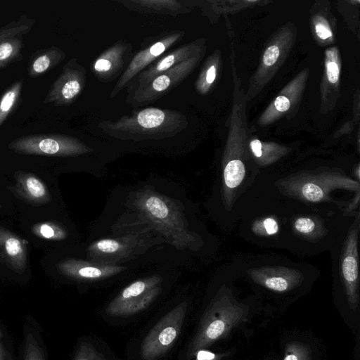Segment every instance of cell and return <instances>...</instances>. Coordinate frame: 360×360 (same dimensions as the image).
Instances as JSON below:
<instances>
[{
  "mask_svg": "<svg viewBox=\"0 0 360 360\" xmlns=\"http://www.w3.org/2000/svg\"><path fill=\"white\" fill-rule=\"evenodd\" d=\"M8 148L19 154L53 157L75 156L86 151L77 139L57 134L21 136L11 141Z\"/></svg>",
  "mask_w": 360,
  "mask_h": 360,
  "instance_id": "obj_6",
  "label": "cell"
},
{
  "mask_svg": "<svg viewBox=\"0 0 360 360\" xmlns=\"http://www.w3.org/2000/svg\"><path fill=\"white\" fill-rule=\"evenodd\" d=\"M303 195L311 201H318L322 199L323 192L316 184L307 183L302 188Z\"/></svg>",
  "mask_w": 360,
  "mask_h": 360,
  "instance_id": "obj_24",
  "label": "cell"
},
{
  "mask_svg": "<svg viewBox=\"0 0 360 360\" xmlns=\"http://www.w3.org/2000/svg\"><path fill=\"white\" fill-rule=\"evenodd\" d=\"M274 105L278 111L285 112L289 109L290 103L288 98L280 96L276 98Z\"/></svg>",
  "mask_w": 360,
  "mask_h": 360,
  "instance_id": "obj_30",
  "label": "cell"
},
{
  "mask_svg": "<svg viewBox=\"0 0 360 360\" xmlns=\"http://www.w3.org/2000/svg\"><path fill=\"white\" fill-rule=\"evenodd\" d=\"M245 174V169L242 161L237 159L230 160L224 170V180L226 188H236L242 182Z\"/></svg>",
  "mask_w": 360,
  "mask_h": 360,
  "instance_id": "obj_18",
  "label": "cell"
},
{
  "mask_svg": "<svg viewBox=\"0 0 360 360\" xmlns=\"http://www.w3.org/2000/svg\"><path fill=\"white\" fill-rule=\"evenodd\" d=\"M259 281L269 289L284 292L290 289L294 284L292 278L279 274H271L262 276Z\"/></svg>",
  "mask_w": 360,
  "mask_h": 360,
  "instance_id": "obj_20",
  "label": "cell"
},
{
  "mask_svg": "<svg viewBox=\"0 0 360 360\" xmlns=\"http://www.w3.org/2000/svg\"><path fill=\"white\" fill-rule=\"evenodd\" d=\"M165 115L158 108H146L137 115V122L141 127L152 129L160 126L164 121Z\"/></svg>",
  "mask_w": 360,
  "mask_h": 360,
  "instance_id": "obj_19",
  "label": "cell"
},
{
  "mask_svg": "<svg viewBox=\"0 0 360 360\" xmlns=\"http://www.w3.org/2000/svg\"><path fill=\"white\" fill-rule=\"evenodd\" d=\"M310 347L301 342H291L288 345L283 360H310Z\"/></svg>",
  "mask_w": 360,
  "mask_h": 360,
  "instance_id": "obj_22",
  "label": "cell"
},
{
  "mask_svg": "<svg viewBox=\"0 0 360 360\" xmlns=\"http://www.w3.org/2000/svg\"><path fill=\"white\" fill-rule=\"evenodd\" d=\"M216 75V70L214 66H211L207 72L206 81L211 84L214 82Z\"/></svg>",
  "mask_w": 360,
  "mask_h": 360,
  "instance_id": "obj_35",
  "label": "cell"
},
{
  "mask_svg": "<svg viewBox=\"0 0 360 360\" xmlns=\"http://www.w3.org/2000/svg\"><path fill=\"white\" fill-rule=\"evenodd\" d=\"M72 360H120L110 346L96 335H85L78 340Z\"/></svg>",
  "mask_w": 360,
  "mask_h": 360,
  "instance_id": "obj_12",
  "label": "cell"
},
{
  "mask_svg": "<svg viewBox=\"0 0 360 360\" xmlns=\"http://www.w3.org/2000/svg\"><path fill=\"white\" fill-rule=\"evenodd\" d=\"M28 241L0 226V262L22 274L27 266Z\"/></svg>",
  "mask_w": 360,
  "mask_h": 360,
  "instance_id": "obj_10",
  "label": "cell"
},
{
  "mask_svg": "<svg viewBox=\"0 0 360 360\" xmlns=\"http://www.w3.org/2000/svg\"><path fill=\"white\" fill-rule=\"evenodd\" d=\"M35 23V20L26 15L0 27V42L19 34H27Z\"/></svg>",
  "mask_w": 360,
  "mask_h": 360,
  "instance_id": "obj_17",
  "label": "cell"
},
{
  "mask_svg": "<svg viewBox=\"0 0 360 360\" xmlns=\"http://www.w3.org/2000/svg\"><path fill=\"white\" fill-rule=\"evenodd\" d=\"M264 227L266 232L269 235L275 234L278 228L277 222L272 218H266L264 221Z\"/></svg>",
  "mask_w": 360,
  "mask_h": 360,
  "instance_id": "obj_32",
  "label": "cell"
},
{
  "mask_svg": "<svg viewBox=\"0 0 360 360\" xmlns=\"http://www.w3.org/2000/svg\"><path fill=\"white\" fill-rule=\"evenodd\" d=\"M24 34H19L0 42V69L22 60V50L24 47Z\"/></svg>",
  "mask_w": 360,
  "mask_h": 360,
  "instance_id": "obj_14",
  "label": "cell"
},
{
  "mask_svg": "<svg viewBox=\"0 0 360 360\" xmlns=\"http://www.w3.org/2000/svg\"><path fill=\"white\" fill-rule=\"evenodd\" d=\"M316 32L319 37L323 39H328L332 34L330 30L321 23L316 25Z\"/></svg>",
  "mask_w": 360,
  "mask_h": 360,
  "instance_id": "obj_33",
  "label": "cell"
},
{
  "mask_svg": "<svg viewBox=\"0 0 360 360\" xmlns=\"http://www.w3.org/2000/svg\"><path fill=\"white\" fill-rule=\"evenodd\" d=\"M1 207V202H0V207Z\"/></svg>",
  "mask_w": 360,
  "mask_h": 360,
  "instance_id": "obj_37",
  "label": "cell"
},
{
  "mask_svg": "<svg viewBox=\"0 0 360 360\" xmlns=\"http://www.w3.org/2000/svg\"><path fill=\"white\" fill-rule=\"evenodd\" d=\"M111 61L103 58H99L94 65V69L98 72H105L111 68Z\"/></svg>",
  "mask_w": 360,
  "mask_h": 360,
  "instance_id": "obj_31",
  "label": "cell"
},
{
  "mask_svg": "<svg viewBox=\"0 0 360 360\" xmlns=\"http://www.w3.org/2000/svg\"><path fill=\"white\" fill-rule=\"evenodd\" d=\"M82 75L75 63L71 60L65 64L60 75L53 82L44 103H53L60 107L69 105L82 90Z\"/></svg>",
  "mask_w": 360,
  "mask_h": 360,
  "instance_id": "obj_8",
  "label": "cell"
},
{
  "mask_svg": "<svg viewBox=\"0 0 360 360\" xmlns=\"http://www.w3.org/2000/svg\"><path fill=\"white\" fill-rule=\"evenodd\" d=\"M181 54L180 53H173L171 55H169L164 58L156 66L155 70V73L157 74L162 71H165L169 68L176 61L178 58H179Z\"/></svg>",
  "mask_w": 360,
  "mask_h": 360,
  "instance_id": "obj_27",
  "label": "cell"
},
{
  "mask_svg": "<svg viewBox=\"0 0 360 360\" xmlns=\"http://www.w3.org/2000/svg\"><path fill=\"white\" fill-rule=\"evenodd\" d=\"M327 77L330 82L334 84L339 78V68L336 63L330 62L327 64Z\"/></svg>",
  "mask_w": 360,
  "mask_h": 360,
  "instance_id": "obj_29",
  "label": "cell"
},
{
  "mask_svg": "<svg viewBox=\"0 0 360 360\" xmlns=\"http://www.w3.org/2000/svg\"><path fill=\"white\" fill-rule=\"evenodd\" d=\"M341 272L349 304L352 309H355L359 302L357 236L355 231L347 242L345 252L342 259Z\"/></svg>",
  "mask_w": 360,
  "mask_h": 360,
  "instance_id": "obj_11",
  "label": "cell"
},
{
  "mask_svg": "<svg viewBox=\"0 0 360 360\" xmlns=\"http://www.w3.org/2000/svg\"><path fill=\"white\" fill-rule=\"evenodd\" d=\"M23 84V79L15 82L1 95L0 98V127L18 105Z\"/></svg>",
  "mask_w": 360,
  "mask_h": 360,
  "instance_id": "obj_15",
  "label": "cell"
},
{
  "mask_svg": "<svg viewBox=\"0 0 360 360\" xmlns=\"http://www.w3.org/2000/svg\"><path fill=\"white\" fill-rule=\"evenodd\" d=\"M279 53L280 51L277 46L273 45L269 46L264 52L263 57L264 63L267 66L274 65L276 62Z\"/></svg>",
  "mask_w": 360,
  "mask_h": 360,
  "instance_id": "obj_26",
  "label": "cell"
},
{
  "mask_svg": "<svg viewBox=\"0 0 360 360\" xmlns=\"http://www.w3.org/2000/svg\"><path fill=\"white\" fill-rule=\"evenodd\" d=\"M171 79L167 75H161L153 80L152 86L156 91H162L169 87Z\"/></svg>",
  "mask_w": 360,
  "mask_h": 360,
  "instance_id": "obj_28",
  "label": "cell"
},
{
  "mask_svg": "<svg viewBox=\"0 0 360 360\" xmlns=\"http://www.w3.org/2000/svg\"><path fill=\"white\" fill-rule=\"evenodd\" d=\"M24 360H44L41 348L30 333L25 338Z\"/></svg>",
  "mask_w": 360,
  "mask_h": 360,
  "instance_id": "obj_23",
  "label": "cell"
},
{
  "mask_svg": "<svg viewBox=\"0 0 360 360\" xmlns=\"http://www.w3.org/2000/svg\"><path fill=\"white\" fill-rule=\"evenodd\" d=\"M172 286V279L159 274L136 279L109 300L99 311V316L113 326L129 325L159 304Z\"/></svg>",
  "mask_w": 360,
  "mask_h": 360,
  "instance_id": "obj_2",
  "label": "cell"
},
{
  "mask_svg": "<svg viewBox=\"0 0 360 360\" xmlns=\"http://www.w3.org/2000/svg\"><path fill=\"white\" fill-rule=\"evenodd\" d=\"M162 53H163L162 46L158 43L154 44L148 49V51L141 52L135 58L129 66V73L133 75L135 74V71L139 70L153 58L160 56Z\"/></svg>",
  "mask_w": 360,
  "mask_h": 360,
  "instance_id": "obj_21",
  "label": "cell"
},
{
  "mask_svg": "<svg viewBox=\"0 0 360 360\" xmlns=\"http://www.w3.org/2000/svg\"><path fill=\"white\" fill-rule=\"evenodd\" d=\"M251 150L255 156L259 158L262 156V144L259 140H253L250 142Z\"/></svg>",
  "mask_w": 360,
  "mask_h": 360,
  "instance_id": "obj_34",
  "label": "cell"
},
{
  "mask_svg": "<svg viewBox=\"0 0 360 360\" xmlns=\"http://www.w3.org/2000/svg\"><path fill=\"white\" fill-rule=\"evenodd\" d=\"M14 178L15 184L7 188L16 198L32 206H41L51 202L52 196L49 188L37 175L17 171Z\"/></svg>",
  "mask_w": 360,
  "mask_h": 360,
  "instance_id": "obj_9",
  "label": "cell"
},
{
  "mask_svg": "<svg viewBox=\"0 0 360 360\" xmlns=\"http://www.w3.org/2000/svg\"><path fill=\"white\" fill-rule=\"evenodd\" d=\"M297 231L302 233H309L315 229L314 221L309 217H299L295 222Z\"/></svg>",
  "mask_w": 360,
  "mask_h": 360,
  "instance_id": "obj_25",
  "label": "cell"
},
{
  "mask_svg": "<svg viewBox=\"0 0 360 360\" xmlns=\"http://www.w3.org/2000/svg\"><path fill=\"white\" fill-rule=\"evenodd\" d=\"M247 314V309L226 293L217 294L204 309L194 333L184 342L175 360H185L225 338L245 319Z\"/></svg>",
  "mask_w": 360,
  "mask_h": 360,
  "instance_id": "obj_4",
  "label": "cell"
},
{
  "mask_svg": "<svg viewBox=\"0 0 360 360\" xmlns=\"http://www.w3.org/2000/svg\"><path fill=\"white\" fill-rule=\"evenodd\" d=\"M8 355L9 354L7 353V351L6 350L3 345L0 333V360H10L11 359L8 358Z\"/></svg>",
  "mask_w": 360,
  "mask_h": 360,
  "instance_id": "obj_36",
  "label": "cell"
},
{
  "mask_svg": "<svg viewBox=\"0 0 360 360\" xmlns=\"http://www.w3.org/2000/svg\"><path fill=\"white\" fill-rule=\"evenodd\" d=\"M129 267L100 264L77 258H65L56 264V269L60 275L90 288L115 281L127 273Z\"/></svg>",
  "mask_w": 360,
  "mask_h": 360,
  "instance_id": "obj_7",
  "label": "cell"
},
{
  "mask_svg": "<svg viewBox=\"0 0 360 360\" xmlns=\"http://www.w3.org/2000/svg\"><path fill=\"white\" fill-rule=\"evenodd\" d=\"M174 199L158 192L151 186H143L133 193L127 202V207L141 219L143 228H161L160 234H168L177 249L186 248L187 221L183 210L174 205Z\"/></svg>",
  "mask_w": 360,
  "mask_h": 360,
  "instance_id": "obj_3",
  "label": "cell"
},
{
  "mask_svg": "<svg viewBox=\"0 0 360 360\" xmlns=\"http://www.w3.org/2000/svg\"><path fill=\"white\" fill-rule=\"evenodd\" d=\"M117 238L94 240L86 248V259L105 265H124L146 253L155 244L146 231L127 233Z\"/></svg>",
  "mask_w": 360,
  "mask_h": 360,
  "instance_id": "obj_5",
  "label": "cell"
},
{
  "mask_svg": "<svg viewBox=\"0 0 360 360\" xmlns=\"http://www.w3.org/2000/svg\"><path fill=\"white\" fill-rule=\"evenodd\" d=\"M193 307L190 296L165 304L127 342L126 360H169L185 332Z\"/></svg>",
  "mask_w": 360,
  "mask_h": 360,
  "instance_id": "obj_1",
  "label": "cell"
},
{
  "mask_svg": "<svg viewBox=\"0 0 360 360\" xmlns=\"http://www.w3.org/2000/svg\"><path fill=\"white\" fill-rule=\"evenodd\" d=\"M31 231L37 238L51 241L65 240L69 236L67 228L53 221L36 223L31 226Z\"/></svg>",
  "mask_w": 360,
  "mask_h": 360,
  "instance_id": "obj_16",
  "label": "cell"
},
{
  "mask_svg": "<svg viewBox=\"0 0 360 360\" xmlns=\"http://www.w3.org/2000/svg\"><path fill=\"white\" fill-rule=\"evenodd\" d=\"M65 58V53L52 46L31 53L27 64V74L36 78L48 73Z\"/></svg>",
  "mask_w": 360,
  "mask_h": 360,
  "instance_id": "obj_13",
  "label": "cell"
}]
</instances>
